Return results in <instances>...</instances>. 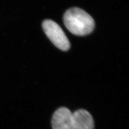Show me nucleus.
Instances as JSON below:
<instances>
[{"label": "nucleus", "instance_id": "nucleus-1", "mask_svg": "<svg viewBox=\"0 0 129 129\" xmlns=\"http://www.w3.org/2000/svg\"><path fill=\"white\" fill-rule=\"evenodd\" d=\"M63 23L72 34L79 36L90 34L95 27L93 18L79 8H72L67 10L63 16Z\"/></svg>", "mask_w": 129, "mask_h": 129}, {"label": "nucleus", "instance_id": "nucleus-2", "mask_svg": "<svg viewBox=\"0 0 129 129\" xmlns=\"http://www.w3.org/2000/svg\"><path fill=\"white\" fill-rule=\"evenodd\" d=\"M43 29L47 37L54 45L62 51H67L70 43L65 34L58 24L52 20L47 19L43 23Z\"/></svg>", "mask_w": 129, "mask_h": 129}, {"label": "nucleus", "instance_id": "nucleus-3", "mask_svg": "<svg viewBox=\"0 0 129 129\" xmlns=\"http://www.w3.org/2000/svg\"><path fill=\"white\" fill-rule=\"evenodd\" d=\"M73 113L66 107L59 108L53 115L52 126L53 129H71Z\"/></svg>", "mask_w": 129, "mask_h": 129}, {"label": "nucleus", "instance_id": "nucleus-4", "mask_svg": "<svg viewBox=\"0 0 129 129\" xmlns=\"http://www.w3.org/2000/svg\"><path fill=\"white\" fill-rule=\"evenodd\" d=\"M94 121L90 114L84 109L73 113L71 129H94Z\"/></svg>", "mask_w": 129, "mask_h": 129}]
</instances>
